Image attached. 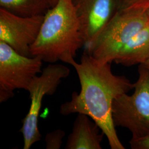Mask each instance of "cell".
<instances>
[{
  "label": "cell",
  "mask_w": 149,
  "mask_h": 149,
  "mask_svg": "<svg viewBox=\"0 0 149 149\" xmlns=\"http://www.w3.org/2000/svg\"><path fill=\"white\" fill-rule=\"evenodd\" d=\"M69 64L76 70L80 80L79 93L60 107V113L84 114L91 118L106 136L112 149H124L118 138L112 118V105L118 96L133 90L134 83L124 76L114 74L111 64L102 63L84 51L80 63L74 59Z\"/></svg>",
  "instance_id": "1"
},
{
  "label": "cell",
  "mask_w": 149,
  "mask_h": 149,
  "mask_svg": "<svg viewBox=\"0 0 149 149\" xmlns=\"http://www.w3.org/2000/svg\"><path fill=\"white\" fill-rule=\"evenodd\" d=\"M85 45L72 0H58L44 15L31 53L50 64L58 61L69 64Z\"/></svg>",
  "instance_id": "2"
},
{
  "label": "cell",
  "mask_w": 149,
  "mask_h": 149,
  "mask_svg": "<svg viewBox=\"0 0 149 149\" xmlns=\"http://www.w3.org/2000/svg\"><path fill=\"white\" fill-rule=\"evenodd\" d=\"M133 93L117 97L112 105V118L116 127L127 128L131 139L149 135V70L139 65L138 78Z\"/></svg>",
  "instance_id": "3"
},
{
  "label": "cell",
  "mask_w": 149,
  "mask_h": 149,
  "mask_svg": "<svg viewBox=\"0 0 149 149\" xmlns=\"http://www.w3.org/2000/svg\"><path fill=\"white\" fill-rule=\"evenodd\" d=\"M149 22L146 11H118L85 51L102 63L111 64L129 41Z\"/></svg>",
  "instance_id": "4"
},
{
  "label": "cell",
  "mask_w": 149,
  "mask_h": 149,
  "mask_svg": "<svg viewBox=\"0 0 149 149\" xmlns=\"http://www.w3.org/2000/svg\"><path fill=\"white\" fill-rule=\"evenodd\" d=\"M70 72L69 69L64 65L50 64L42 70L40 76H36L32 80L27 90L31 101L30 108L19 130L23 137V149H30L41 139L38 117L43 98L53 95L62 80L68 77Z\"/></svg>",
  "instance_id": "5"
},
{
  "label": "cell",
  "mask_w": 149,
  "mask_h": 149,
  "mask_svg": "<svg viewBox=\"0 0 149 149\" xmlns=\"http://www.w3.org/2000/svg\"><path fill=\"white\" fill-rule=\"evenodd\" d=\"M43 62L39 56L23 55L0 41V102L12 98L16 90H28L33 79L42 72Z\"/></svg>",
  "instance_id": "6"
},
{
  "label": "cell",
  "mask_w": 149,
  "mask_h": 149,
  "mask_svg": "<svg viewBox=\"0 0 149 149\" xmlns=\"http://www.w3.org/2000/svg\"><path fill=\"white\" fill-rule=\"evenodd\" d=\"M44 15L23 17L0 8V41L21 55L32 57L31 48L36 42Z\"/></svg>",
  "instance_id": "7"
},
{
  "label": "cell",
  "mask_w": 149,
  "mask_h": 149,
  "mask_svg": "<svg viewBox=\"0 0 149 149\" xmlns=\"http://www.w3.org/2000/svg\"><path fill=\"white\" fill-rule=\"evenodd\" d=\"M72 2L87 47L117 13V0H72Z\"/></svg>",
  "instance_id": "8"
},
{
  "label": "cell",
  "mask_w": 149,
  "mask_h": 149,
  "mask_svg": "<svg viewBox=\"0 0 149 149\" xmlns=\"http://www.w3.org/2000/svg\"><path fill=\"white\" fill-rule=\"evenodd\" d=\"M88 116L78 113L65 149H101L104 134Z\"/></svg>",
  "instance_id": "9"
},
{
  "label": "cell",
  "mask_w": 149,
  "mask_h": 149,
  "mask_svg": "<svg viewBox=\"0 0 149 149\" xmlns=\"http://www.w3.org/2000/svg\"><path fill=\"white\" fill-rule=\"evenodd\" d=\"M149 59V22L120 51L114 62L125 66L141 65Z\"/></svg>",
  "instance_id": "10"
},
{
  "label": "cell",
  "mask_w": 149,
  "mask_h": 149,
  "mask_svg": "<svg viewBox=\"0 0 149 149\" xmlns=\"http://www.w3.org/2000/svg\"><path fill=\"white\" fill-rule=\"evenodd\" d=\"M56 2L54 0H0V6L23 17L43 15Z\"/></svg>",
  "instance_id": "11"
},
{
  "label": "cell",
  "mask_w": 149,
  "mask_h": 149,
  "mask_svg": "<svg viewBox=\"0 0 149 149\" xmlns=\"http://www.w3.org/2000/svg\"><path fill=\"white\" fill-rule=\"evenodd\" d=\"M118 11L138 10L146 11L149 9V0H117Z\"/></svg>",
  "instance_id": "12"
},
{
  "label": "cell",
  "mask_w": 149,
  "mask_h": 149,
  "mask_svg": "<svg viewBox=\"0 0 149 149\" xmlns=\"http://www.w3.org/2000/svg\"><path fill=\"white\" fill-rule=\"evenodd\" d=\"M65 135V132L61 129H56L47 134L45 138L46 149H60Z\"/></svg>",
  "instance_id": "13"
},
{
  "label": "cell",
  "mask_w": 149,
  "mask_h": 149,
  "mask_svg": "<svg viewBox=\"0 0 149 149\" xmlns=\"http://www.w3.org/2000/svg\"><path fill=\"white\" fill-rule=\"evenodd\" d=\"M132 149H149V135L138 139H130L129 141Z\"/></svg>",
  "instance_id": "14"
},
{
  "label": "cell",
  "mask_w": 149,
  "mask_h": 149,
  "mask_svg": "<svg viewBox=\"0 0 149 149\" xmlns=\"http://www.w3.org/2000/svg\"><path fill=\"white\" fill-rule=\"evenodd\" d=\"M142 65H143L145 68H146V69L149 70V59L143 64H141Z\"/></svg>",
  "instance_id": "15"
},
{
  "label": "cell",
  "mask_w": 149,
  "mask_h": 149,
  "mask_svg": "<svg viewBox=\"0 0 149 149\" xmlns=\"http://www.w3.org/2000/svg\"><path fill=\"white\" fill-rule=\"evenodd\" d=\"M146 12H147V14H148V15L149 17V9L148 10V11H146Z\"/></svg>",
  "instance_id": "16"
},
{
  "label": "cell",
  "mask_w": 149,
  "mask_h": 149,
  "mask_svg": "<svg viewBox=\"0 0 149 149\" xmlns=\"http://www.w3.org/2000/svg\"><path fill=\"white\" fill-rule=\"evenodd\" d=\"M54 1H55V2H56V1H58V0H54Z\"/></svg>",
  "instance_id": "17"
}]
</instances>
